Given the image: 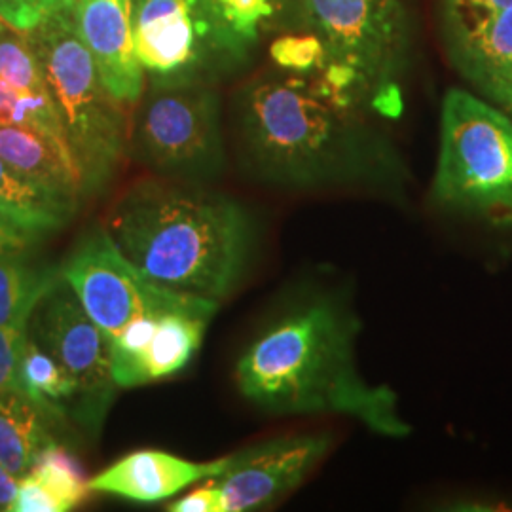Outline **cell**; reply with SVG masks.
<instances>
[{
	"label": "cell",
	"instance_id": "cell-1",
	"mask_svg": "<svg viewBox=\"0 0 512 512\" xmlns=\"http://www.w3.org/2000/svg\"><path fill=\"white\" fill-rule=\"evenodd\" d=\"M368 116L323 76L281 67L249 80L234 101L243 164L287 190H401L403 162Z\"/></svg>",
	"mask_w": 512,
	"mask_h": 512
},
{
	"label": "cell",
	"instance_id": "cell-2",
	"mask_svg": "<svg viewBox=\"0 0 512 512\" xmlns=\"http://www.w3.org/2000/svg\"><path fill=\"white\" fill-rule=\"evenodd\" d=\"M359 319L317 296L283 313L243 351L236 384L245 401L274 416H346L368 431L401 439L412 433L399 395L370 384L357 365Z\"/></svg>",
	"mask_w": 512,
	"mask_h": 512
},
{
	"label": "cell",
	"instance_id": "cell-3",
	"mask_svg": "<svg viewBox=\"0 0 512 512\" xmlns=\"http://www.w3.org/2000/svg\"><path fill=\"white\" fill-rule=\"evenodd\" d=\"M103 226L148 281L217 302L238 289L255 245L241 203L162 177L133 184Z\"/></svg>",
	"mask_w": 512,
	"mask_h": 512
},
{
	"label": "cell",
	"instance_id": "cell-4",
	"mask_svg": "<svg viewBox=\"0 0 512 512\" xmlns=\"http://www.w3.org/2000/svg\"><path fill=\"white\" fill-rule=\"evenodd\" d=\"M302 25L323 46V76L353 105L397 116L412 61L414 25L406 0H302Z\"/></svg>",
	"mask_w": 512,
	"mask_h": 512
},
{
	"label": "cell",
	"instance_id": "cell-5",
	"mask_svg": "<svg viewBox=\"0 0 512 512\" xmlns=\"http://www.w3.org/2000/svg\"><path fill=\"white\" fill-rule=\"evenodd\" d=\"M44 69L82 184V196L99 192L128 154L126 107L105 88L90 50L76 31L71 8L25 33Z\"/></svg>",
	"mask_w": 512,
	"mask_h": 512
},
{
	"label": "cell",
	"instance_id": "cell-6",
	"mask_svg": "<svg viewBox=\"0 0 512 512\" xmlns=\"http://www.w3.org/2000/svg\"><path fill=\"white\" fill-rule=\"evenodd\" d=\"M431 200L440 209L512 224V116L478 93L452 88L440 112Z\"/></svg>",
	"mask_w": 512,
	"mask_h": 512
},
{
	"label": "cell",
	"instance_id": "cell-7",
	"mask_svg": "<svg viewBox=\"0 0 512 512\" xmlns=\"http://www.w3.org/2000/svg\"><path fill=\"white\" fill-rule=\"evenodd\" d=\"M135 52L150 86H217L241 73L256 40L241 35L220 0H133Z\"/></svg>",
	"mask_w": 512,
	"mask_h": 512
},
{
	"label": "cell",
	"instance_id": "cell-8",
	"mask_svg": "<svg viewBox=\"0 0 512 512\" xmlns=\"http://www.w3.org/2000/svg\"><path fill=\"white\" fill-rule=\"evenodd\" d=\"M131 148L162 179H217L226 167V150L215 86H150L133 122Z\"/></svg>",
	"mask_w": 512,
	"mask_h": 512
},
{
	"label": "cell",
	"instance_id": "cell-9",
	"mask_svg": "<svg viewBox=\"0 0 512 512\" xmlns=\"http://www.w3.org/2000/svg\"><path fill=\"white\" fill-rule=\"evenodd\" d=\"M59 274L109 340L141 315L192 308L209 300L148 281L118 249L105 226L82 238L59 266Z\"/></svg>",
	"mask_w": 512,
	"mask_h": 512
},
{
	"label": "cell",
	"instance_id": "cell-10",
	"mask_svg": "<svg viewBox=\"0 0 512 512\" xmlns=\"http://www.w3.org/2000/svg\"><path fill=\"white\" fill-rule=\"evenodd\" d=\"M29 334L73 374L80 387L73 418L97 435L118 389L110 372V340L61 274L33 311Z\"/></svg>",
	"mask_w": 512,
	"mask_h": 512
},
{
	"label": "cell",
	"instance_id": "cell-11",
	"mask_svg": "<svg viewBox=\"0 0 512 512\" xmlns=\"http://www.w3.org/2000/svg\"><path fill=\"white\" fill-rule=\"evenodd\" d=\"M437 21L452 67L512 116V0H437Z\"/></svg>",
	"mask_w": 512,
	"mask_h": 512
},
{
	"label": "cell",
	"instance_id": "cell-12",
	"mask_svg": "<svg viewBox=\"0 0 512 512\" xmlns=\"http://www.w3.org/2000/svg\"><path fill=\"white\" fill-rule=\"evenodd\" d=\"M329 435H285L262 440L228 456V467L213 476L224 497V512L262 511L291 494L327 458Z\"/></svg>",
	"mask_w": 512,
	"mask_h": 512
},
{
	"label": "cell",
	"instance_id": "cell-13",
	"mask_svg": "<svg viewBox=\"0 0 512 512\" xmlns=\"http://www.w3.org/2000/svg\"><path fill=\"white\" fill-rule=\"evenodd\" d=\"M71 14L110 95L124 107L137 105L147 74L135 52L133 0H73Z\"/></svg>",
	"mask_w": 512,
	"mask_h": 512
},
{
	"label": "cell",
	"instance_id": "cell-14",
	"mask_svg": "<svg viewBox=\"0 0 512 512\" xmlns=\"http://www.w3.org/2000/svg\"><path fill=\"white\" fill-rule=\"evenodd\" d=\"M228 459L200 463L162 450H137L90 478V488L97 494L116 495L135 503H158L219 476L228 467Z\"/></svg>",
	"mask_w": 512,
	"mask_h": 512
},
{
	"label": "cell",
	"instance_id": "cell-15",
	"mask_svg": "<svg viewBox=\"0 0 512 512\" xmlns=\"http://www.w3.org/2000/svg\"><path fill=\"white\" fill-rule=\"evenodd\" d=\"M0 78L27 103L35 131L50 139L74 165L65 128L37 54L25 35L6 23L0 25Z\"/></svg>",
	"mask_w": 512,
	"mask_h": 512
},
{
	"label": "cell",
	"instance_id": "cell-16",
	"mask_svg": "<svg viewBox=\"0 0 512 512\" xmlns=\"http://www.w3.org/2000/svg\"><path fill=\"white\" fill-rule=\"evenodd\" d=\"M0 156L23 179L76 213L82 198L80 177L50 139L33 129L0 124Z\"/></svg>",
	"mask_w": 512,
	"mask_h": 512
},
{
	"label": "cell",
	"instance_id": "cell-17",
	"mask_svg": "<svg viewBox=\"0 0 512 512\" xmlns=\"http://www.w3.org/2000/svg\"><path fill=\"white\" fill-rule=\"evenodd\" d=\"M219 308L217 300H205L192 308L160 313L141 357L139 385L156 384L184 370L202 346L205 330Z\"/></svg>",
	"mask_w": 512,
	"mask_h": 512
},
{
	"label": "cell",
	"instance_id": "cell-18",
	"mask_svg": "<svg viewBox=\"0 0 512 512\" xmlns=\"http://www.w3.org/2000/svg\"><path fill=\"white\" fill-rule=\"evenodd\" d=\"M59 420L18 389L0 393V463L14 476L27 475L40 454L57 442Z\"/></svg>",
	"mask_w": 512,
	"mask_h": 512
},
{
	"label": "cell",
	"instance_id": "cell-19",
	"mask_svg": "<svg viewBox=\"0 0 512 512\" xmlns=\"http://www.w3.org/2000/svg\"><path fill=\"white\" fill-rule=\"evenodd\" d=\"M0 215L27 234L42 238L63 228L73 219L74 211L23 179L0 156Z\"/></svg>",
	"mask_w": 512,
	"mask_h": 512
},
{
	"label": "cell",
	"instance_id": "cell-20",
	"mask_svg": "<svg viewBox=\"0 0 512 512\" xmlns=\"http://www.w3.org/2000/svg\"><path fill=\"white\" fill-rule=\"evenodd\" d=\"M19 391L55 418L73 414L80 395L73 374L40 348L31 334L19 365Z\"/></svg>",
	"mask_w": 512,
	"mask_h": 512
},
{
	"label": "cell",
	"instance_id": "cell-21",
	"mask_svg": "<svg viewBox=\"0 0 512 512\" xmlns=\"http://www.w3.org/2000/svg\"><path fill=\"white\" fill-rule=\"evenodd\" d=\"M59 277V268H33L23 255L0 256V325L37 308Z\"/></svg>",
	"mask_w": 512,
	"mask_h": 512
},
{
	"label": "cell",
	"instance_id": "cell-22",
	"mask_svg": "<svg viewBox=\"0 0 512 512\" xmlns=\"http://www.w3.org/2000/svg\"><path fill=\"white\" fill-rule=\"evenodd\" d=\"M31 473L37 475L65 503L67 511L80 507L92 494L90 478L86 476L80 459L59 442L50 444L40 454Z\"/></svg>",
	"mask_w": 512,
	"mask_h": 512
},
{
	"label": "cell",
	"instance_id": "cell-23",
	"mask_svg": "<svg viewBox=\"0 0 512 512\" xmlns=\"http://www.w3.org/2000/svg\"><path fill=\"white\" fill-rule=\"evenodd\" d=\"M33 311L23 313L8 325H0V393L12 389L19 391V365L29 340Z\"/></svg>",
	"mask_w": 512,
	"mask_h": 512
},
{
	"label": "cell",
	"instance_id": "cell-24",
	"mask_svg": "<svg viewBox=\"0 0 512 512\" xmlns=\"http://www.w3.org/2000/svg\"><path fill=\"white\" fill-rule=\"evenodd\" d=\"M275 65L294 73H321L325 67L323 46L313 35L285 37L272 48Z\"/></svg>",
	"mask_w": 512,
	"mask_h": 512
},
{
	"label": "cell",
	"instance_id": "cell-25",
	"mask_svg": "<svg viewBox=\"0 0 512 512\" xmlns=\"http://www.w3.org/2000/svg\"><path fill=\"white\" fill-rule=\"evenodd\" d=\"M71 6L73 0H0V19L25 35L42 21Z\"/></svg>",
	"mask_w": 512,
	"mask_h": 512
},
{
	"label": "cell",
	"instance_id": "cell-26",
	"mask_svg": "<svg viewBox=\"0 0 512 512\" xmlns=\"http://www.w3.org/2000/svg\"><path fill=\"white\" fill-rule=\"evenodd\" d=\"M224 12L241 35L256 40L266 27H277L274 0H220Z\"/></svg>",
	"mask_w": 512,
	"mask_h": 512
},
{
	"label": "cell",
	"instance_id": "cell-27",
	"mask_svg": "<svg viewBox=\"0 0 512 512\" xmlns=\"http://www.w3.org/2000/svg\"><path fill=\"white\" fill-rule=\"evenodd\" d=\"M10 512H67L65 503L31 471L19 478L18 495Z\"/></svg>",
	"mask_w": 512,
	"mask_h": 512
},
{
	"label": "cell",
	"instance_id": "cell-28",
	"mask_svg": "<svg viewBox=\"0 0 512 512\" xmlns=\"http://www.w3.org/2000/svg\"><path fill=\"white\" fill-rule=\"evenodd\" d=\"M171 512H224V497L213 478L203 480L202 486L167 505Z\"/></svg>",
	"mask_w": 512,
	"mask_h": 512
},
{
	"label": "cell",
	"instance_id": "cell-29",
	"mask_svg": "<svg viewBox=\"0 0 512 512\" xmlns=\"http://www.w3.org/2000/svg\"><path fill=\"white\" fill-rule=\"evenodd\" d=\"M0 124L35 131V124L27 109V103L2 78H0Z\"/></svg>",
	"mask_w": 512,
	"mask_h": 512
},
{
	"label": "cell",
	"instance_id": "cell-30",
	"mask_svg": "<svg viewBox=\"0 0 512 512\" xmlns=\"http://www.w3.org/2000/svg\"><path fill=\"white\" fill-rule=\"evenodd\" d=\"M37 239L0 215V256L23 255Z\"/></svg>",
	"mask_w": 512,
	"mask_h": 512
},
{
	"label": "cell",
	"instance_id": "cell-31",
	"mask_svg": "<svg viewBox=\"0 0 512 512\" xmlns=\"http://www.w3.org/2000/svg\"><path fill=\"white\" fill-rule=\"evenodd\" d=\"M277 27L302 23V0H274Z\"/></svg>",
	"mask_w": 512,
	"mask_h": 512
},
{
	"label": "cell",
	"instance_id": "cell-32",
	"mask_svg": "<svg viewBox=\"0 0 512 512\" xmlns=\"http://www.w3.org/2000/svg\"><path fill=\"white\" fill-rule=\"evenodd\" d=\"M19 478L0 463V511H10L18 495Z\"/></svg>",
	"mask_w": 512,
	"mask_h": 512
}]
</instances>
